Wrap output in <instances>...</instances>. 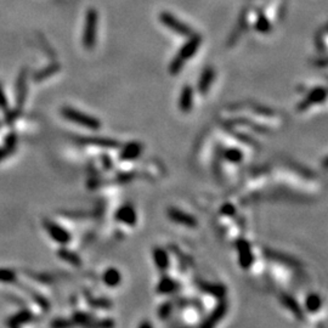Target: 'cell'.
I'll list each match as a JSON object with an SVG mask.
<instances>
[{
    "mask_svg": "<svg viewBox=\"0 0 328 328\" xmlns=\"http://www.w3.org/2000/svg\"><path fill=\"white\" fill-rule=\"evenodd\" d=\"M102 281L107 287H118L122 283V273L116 267H108L103 272Z\"/></svg>",
    "mask_w": 328,
    "mask_h": 328,
    "instance_id": "cell-18",
    "label": "cell"
},
{
    "mask_svg": "<svg viewBox=\"0 0 328 328\" xmlns=\"http://www.w3.org/2000/svg\"><path fill=\"white\" fill-rule=\"evenodd\" d=\"M202 40L203 39H202L201 35L192 33V34L190 35V38H188L187 42L184 44V46H182V48L179 50V53H177L176 55L177 59L181 60L182 62H186L187 60H190L191 57H193V55H195L197 53V50H198Z\"/></svg>",
    "mask_w": 328,
    "mask_h": 328,
    "instance_id": "cell-6",
    "label": "cell"
},
{
    "mask_svg": "<svg viewBox=\"0 0 328 328\" xmlns=\"http://www.w3.org/2000/svg\"><path fill=\"white\" fill-rule=\"evenodd\" d=\"M326 96H327V90L325 89V87H322V86L314 87V89L311 90L308 95H306V97L304 98V100H303L302 102L298 105V111L303 112V111H305V109H308L309 107H311L313 105L325 102Z\"/></svg>",
    "mask_w": 328,
    "mask_h": 328,
    "instance_id": "cell-7",
    "label": "cell"
},
{
    "mask_svg": "<svg viewBox=\"0 0 328 328\" xmlns=\"http://www.w3.org/2000/svg\"><path fill=\"white\" fill-rule=\"evenodd\" d=\"M59 70H60V66L57 65V64L56 65L49 66L48 68H45V70L40 71V72L38 73V75H35L34 81L42 82V81H44V79H46V78H49V77H50V76H53L54 73H56Z\"/></svg>",
    "mask_w": 328,
    "mask_h": 328,
    "instance_id": "cell-29",
    "label": "cell"
},
{
    "mask_svg": "<svg viewBox=\"0 0 328 328\" xmlns=\"http://www.w3.org/2000/svg\"><path fill=\"white\" fill-rule=\"evenodd\" d=\"M59 256L62 260L67 261L68 264L73 265V266H81L82 265L81 256L75 253V251L67 249V248H61V249L59 250Z\"/></svg>",
    "mask_w": 328,
    "mask_h": 328,
    "instance_id": "cell-21",
    "label": "cell"
},
{
    "mask_svg": "<svg viewBox=\"0 0 328 328\" xmlns=\"http://www.w3.org/2000/svg\"><path fill=\"white\" fill-rule=\"evenodd\" d=\"M160 22L162 24H164L166 28L175 32L176 34L182 35V37H190V35L193 33V31L191 29V27L188 26V24L180 21L176 16H174L173 13L168 12V11H162V12L160 13Z\"/></svg>",
    "mask_w": 328,
    "mask_h": 328,
    "instance_id": "cell-3",
    "label": "cell"
},
{
    "mask_svg": "<svg viewBox=\"0 0 328 328\" xmlns=\"http://www.w3.org/2000/svg\"><path fill=\"white\" fill-rule=\"evenodd\" d=\"M237 253H239V262L243 269H248L251 266L254 260L253 253H251L250 245L246 240L241 239L236 243Z\"/></svg>",
    "mask_w": 328,
    "mask_h": 328,
    "instance_id": "cell-9",
    "label": "cell"
},
{
    "mask_svg": "<svg viewBox=\"0 0 328 328\" xmlns=\"http://www.w3.org/2000/svg\"><path fill=\"white\" fill-rule=\"evenodd\" d=\"M282 303L288 310L292 311V314H293L295 317H298V320H303L304 314H303L300 305L298 304V302L293 297H291V295H282Z\"/></svg>",
    "mask_w": 328,
    "mask_h": 328,
    "instance_id": "cell-20",
    "label": "cell"
},
{
    "mask_svg": "<svg viewBox=\"0 0 328 328\" xmlns=\"http://www.w3.org/2000/svg\"><path fill=\"white\" fill-rule=\"evenodd\" d=\"M142 150L144 146L141 145V142L139 141H130L128 144H125L122 147L119 153V160L124 161V162H130V161L138 160L141 156Z\"/></svg>",
    "mask_w": 328,
    "mask_h": 328,
    "instance_id": "cell-10",
    "label": "cell"
},
{
    "mask_svg": "<svg viewBox=\"0 0 328 328\" xmlns=\"http://www.w3.org/2000/svg\"><path fill=\"white\" fill-rule=\"evenodd\" d=\"M226 313H228V303H226L225 300H221V302L219 303L217 306H215L214 310L209 314V316L207 317L206 321L202 324V327L209 328V327L215 326L218 322H220L221 320L224 319V316L226 315Z\"/></svg>",
    "mask_w": 328,
    "mask_h": 328,
    "instance_id": "cell-12",
    "label": "cell"
},
{
    "mask_svg": "<svg viewBox=\"0 0 328 328\" xmlns=\"http://www.w3.org/2000/svg\"><path fill=\"white\" fill-rule=\"evenodd\" d=\"M78 141L82 145H91V146L101 147V149H117L119 147V142L113 140V139L108 138H81L78 139Z\"/></svg>",
    "mask_w": 328,
    "mask_h": 328,
    "instance_id": "cell-13",
    "label": "cell"
},
{
    "mask_svg": "<svg viewBox=\"0 0 328 328\" xmlns=\"http://www.w3.org/2000/svg\"><path fill=\"white\" fill-rule=\"evenodd\" d=\"M193 107V89L191 85H185L180 92L179 109L181 112H190Z\"/></svg>",
    "mask_w": 328,
    "mask_h": 328,
    "instance_id": "cell-16",
    "label": "cell"
},
{
    "mask_svg": "<svg viewBox=\"0 0 328 328\" xmlns=\"http://www.w3.org/2000/svg\"><path fill=\"white\" fill-rule=\"evenodd\" d=\"M322 306V299L319 294L311 293L306 297L305 309L309 313H317Z\"/></svg>",
    "mask_w": 328,
    "mask_h": 328,
    "instance_id": "cell-22",
    "label": "cell"
},
{
    "mask_svg": "<svg viewBox=\"0 0 328 328\" xmlns=\"http://www.w3.org/2000/svg\"><path fill=\"white\" fill-rule=\"evenodd\" d=\"M269 256H271V258L275 259L276 261H281V262H283V264L289 265V266H292V265H295V261H293V259H291L289 256H287V255H283V254L272 253V251H270Z\"/></svg>",
    "mask_w": 328,
    "mask_h": 328,
    "instance_id": "cell-31",
    "label": "cell"
},
{
    "mask_svg": "<svg viewBox=\"0 0 328 328\" xmlns=\"http://www.w3.org/2000/svg\"><path fill=\"white\" fill-rule=\"evenodd\" d=\"M21 287H22V289H23L24 292H28V294L31 295L32 299L34 300V302L37 303V304L39 305L44 311L49 310V308H50V304H49L48 300H46L42 294H39L38 292L32 291V288H29V287H27V286H21Z\"/></svg>",
    "mask_w": 328,
    "mask_h": 328,
    "instance_id": "cell-23",
    "label": "cell"
},
{
    "mask_svg": "<svg viewBox=\"0 0 328 328\" xmlns=\"http://www.w3.org/2000/svg\"><path fill=\"white\" fill-rule=\"evenodd\" d=\"M153 260H155L156 266L160 269V271H166L170 266V258L169 254L162 247H155L152 250Z\"/></svg>",
    "mask_w": 328,
    "mask_h": 328,
    "instance_id": "cell-15",
    "label": "cell"
},
{
    "mask_svg": "<svg viewBox=\"0 0 328 328\" xmlns=\"http://www.w3.org/2000/svg\"><path fill=\"white\" fill-rule=\"evenodd\" d=\"M254 28L260 33H269L271 32V23H270L269 18L264 15V13H259L258 18H256L255 24H254Z\"/></svg>",
    "mask_w": 328,
    "mask_h": 328,
    "instance_id": "cell-25",
    "label": "cell"
},
{
    "mask_svg": "<svg viewBox=\"0 0 328 328\" xmlns=\"http://www.w3.org/2000/svg\"><path fill=\"white\" fill-rule=\"evenodd\" d=\"M215 79V71L213 67H207L204 68V71L202 72L201 77L198 79V83H197V90H198L199 94L204 95L207 94L209 87L212 86L213 82Z\"/></svg>",
    "mask_w": 328,
    "mask_h": 328,
    "instance_id": "cell-14",
    "label": "cell"
},
{
    "mask_svg": "<svg viewBox=\"0 0 328 328\" xmlns=\"http://www.w3.org/2000/svg\"><path fill=\"white\" fill-rule=\"evenodd\" d=\"M220 213L224 215H228V217H234L235 213H236V209H235V207L232 206V204L226 203L221 207Z\"/></svg>",
    "mask_w": 328,
    "mask_h": 328,
    "instance_id": "cell-32",
    "label": "cell"
},
{
    "mask_svg": "<svg viewBox=\"0 0 328 328\" xmlns=\"http://www.w3.org/2000/svg\"><path fill=\"white\" fill-rule=\"evenodd\" d=\"M0 282L16 283L17 282V275L10 269H0Z\"/></svg>",
    "mask_w": 328,
    "mask_h": 328,
    "instance_id": "cell-28",
    "label": "cell"
},
{
    "mask_svg": "<svg viewBox=\"0 0 328 328\" xmlns=\"http://www.w3.org/2000/svg\"><path fill=\"white\" fill-rule=\"evenodd\" d=\"M0 108H1L2 111H6V109H9L7 98H6V96H5V92H4V90H2L1 85H0Z\"/></svg>",
    "mask_w": 328,
    "mask_h": 328,
    "instance_id": "cell-33",
    "label": "cell"
},
{
    "mask_svg": "<svg viewBox=\"0 0 328 328\" xmlns=\"http://www.w3.org/2000/svg\"><path fill=\"white\" fill-rule=\"evenodd\" d=\"M43 225H44V228H45L46 232L49 234V236H50L51 239L55 241V242L60 243V245H62V246L68 245V243L71 242L70 232H68L65 228H62L61 225H59V224L49 220V219H46V220L43 221Z\"/></svg>",
    "mask_w": 328,
    "mask_h": 328,
    "instance_id": "cell-5",
    "label": "cell"
},
{
    "mask_svg": "<svg viewBox=\"0 0 328 328\" xmlns=\"http://www.w3.org/2000/svg\"><path fill=\"white\" fill-rule=\"evenodd\" d=\"M201 288L203 289L207 293L217 295V297H223V294L225 293L224 291V287L220 284H210V283H201Z\"/></svg>",
    "mask_w": 328,
    "mask_h": 328,
    "instance_id": "cell-27",
    "label": "cell"
},
{
    "mask_svg": "<svg viewBox=\"0 0 328 328\" xmlns=\"http://www.w3.org/2000/svg\"><path fill=\"white\" fill-rule=\"evenodd\" d=\"M179 284L169 276H163L157 284V292L160 294H171L177 291Z\"/></svg>",
    "mask_w": 328,
    "mask_h": 328,
    "instance_id": "cell-19",
    "label": "cell"
},
{
    "mask_svg": "<svg viewBox=\"0 0 328 328\" xmlns=\"http://www.w3.org/2000/svg\"><path fill=\"white\" fill-rule=\"evenodd\" d=\"M61 114L65 119L70 120V122L75 123L77 125L86 128L90 130H98L101 128V122L96 117H92L90 114L84 113V112L79 111V109L70 107V106H65L61 108Z\"/></svg>",
    "mask_w": 328,
    "mask_h": 328,
    "instance_id": "cell-1",
    "label": "cell"
},
{
    "mask_svg": "<svg viewBox=\"0 0 328 328\" xmlns=\"http://www.w3.org/2000/svg\"><path fill=\"white\" fill-rule=\"evenodd\" d=\"M116 220L118 221V223L125 224V225L134 226L136 224V220H138L135 208L131 206V204H124V206H122L117 210Z\"/></svg>",
    "mask_w": 328,
    "mask_h": 328,
    "instance_id": "cell-11",
    "label": "cell"
},
{
    "mask_svg": "<svg viewBox=\"0 0 328 328\" xmlns=\"http://www.w3.org/2000/svg\"><path fill=\"white\" fill-rule=\"evenodd\" d=\"M171 311H173V305H171L170 302H166V303H163L162 305H161L160 310H158V315L162 320H166L169 316H170Z\"/></svg>",
    "mask_w": 328,
    "mask_h": 328,
    "instance_id": "cell-30",
    "label": "cell"
},
{
    "mask_svg": "<svg viewBox=\"0 0 328 328\" xmlns=\"http://www.w3.org/2000/svg\"><path fill=\"white\" fill-rule=\"evenodd\" d=\"M73 322L77 325H81V326H90V325H94V317L86 313H82V311H78V313L73 314L72 317Z\"/></svg>",
    "mask_w": 328,
    "mask_h": 328,
    "instance_id": "cell-26",
    "label": "cell"
},
{
    "mask_svg": "<svg viewBox=\"0 0 328 328\" xmlns=\"http://www.w3.org/2000/svg\"><path fill=\"white\" fill-rule=\"evenodd\" d=\"M28 71L23 70L21 71L20 76L17 78V83H16V112L11 116V119L16 118L18 116V112L23 107L24 102L27 98V92H28Z\"/></svg>",
    "mask_w": 328,
    "mask_h": 328,
    "instance_id": "cell-4",
    "label": "cell"
},
{
    "mask_svg": "<svg viewBox=\"0 0 328 328\" xmlns=\"http://www.w3.org/2000/svg\"><path fill=\"white\" fill-rule=\"evenodd\" d=\"M224 158L230 163L237 164L242 162L243 160V152L236 147H230V149L224 151Z\"/></svg>",
    "mask_w": 328,
    "mask_h": 328,
    "instance_id": "cell-24",
    "label": "cell"
},
{
    "mask_svg": "<svg viewBox=\"0 0 328 328\" xmlns=\"http://www.w3.org/2000/svg\"><path fill=\"white\" fill-rule=\"evenodd\" d=\"M98 24V13L94 7L87 9L85 13V22H84L83 31V45L86 50H92L96 44Z\"/></svg>",
    "mask_w": 328,
    "mask_h": 328,
    "instance_id": "cell-2",
    "label": "cell"
},
{
    "mask_svg": "<svg viewBox=\"0 0 328 328\" xmlns=\"http://www.w3.org/2000/svg\"><path fill=\"white\" fill-rule=\"evenodd\" d=\"M12 153L10 149H7L6 146L4 145V147H0V161L5 160L6 157H9V156Z\"/></svg>",
    "mask_w": 328,
    "mask_h": 328,
    "instance_id": "cell-34",
    "label": "cell"
},
{
    "mask_svg": "<svg viewBox=\"0 0 328 328\" xmlns=\"http://www.w3.org/2000/svg\"><path fill=\"white\" fill-rule=\"evenodd\" d=\"M33 320V314L29 310H21L17 314H15L13 316H11L9 320L6 321V326L9 327H20L22 325L28 324Z\"/></svg>",
    "mask_w": 328,
    "mask_h": 328,
    "instance_id": "cell-17",
    "label": "cell"
},
{
    "mask_svg": "<svg viewBox=\"0 0 328 328\" xmlns=\"http://www.w3.org/2000/svg\"><path fill=\"white\" fill-rule=\"evenodd\" d=\"M168 218L174 223L179 224V225L186 226V228H196L198 225V221L193 215L188 214V213L182 212V210L177 209V208H169L168 209Z\"/></svg>",
    "mask_w": 328,
    "mask_h": 328,
    "instance_id": "cell-8",
    "label": "cell"
}]
</instances>
